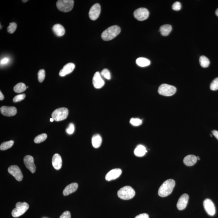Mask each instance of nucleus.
I'll use <instances>...</instances> for the list:
<instances>
[{"instance_id":"f257e3e1","label":"nucleus","mask_w":218,"mask_h":218,"mask_svg":"<svg viewBox=\"0 0 218 218\" xmlns=\"http://www.w3.org/2000/svg\"><path fill=\"white\" fill-rule=\"evenodd\" d=\"M175 185V181L172 179L164 182L159 189L158 194L159 196L161 197L168 196L172 192Z\"/></svg>"},{"instance_id":"f03ea898","label":"nucleus","mask_w":218,"mask_h":218,"mask_svg":"<svg viewBox=\"0 0 218 218\" xmlns=\"http://www.w3.org/2000/svg\"><path fill=\"white\" fill-rule=\"evenodd\" d=\"M121 28L117 25L110 26L105 30L102 33L101 38L105 41L113 39L121 33Z\"/></svg>"},{"instance_id":"7ed1b4c3","label":"nucleus","mask_w":218,"mask_h":218,"mask_svg":"<svg viewBox=\"0 0 218 218\" xmlns=\"http://www.w3.org/2000/svg\"><path fill=\"white\" fill-rule=\"evenodd\" d=\"M118 196L119 198L124 200H129L133 198L135 195V191L132 187L126 186L118 191Z\"/></svg>"},{"instance_id":"20e7f679","label":"nucleus","mask_w":218,"mask_h":218,"mask_svg":"<svg viewBox=\"0 0 218 218\" xmlns=\"http://www.w3.org/2000/svg\"><path fill=\"white\" fill-rule=\"evenodd\" d=\"M16 208L13 209L12 212V216L13 217L17 218L24 214L29 209V204L26 202L23 203L18 202L16 204Z\"/></svg>"},{"instance_id":"39448f33","label":"nucleus","mask_w":218,"mask_h":218,"mask_svg":"<svg viewBox=\"0 0 218 218\" xmlns=\"http://www.w3.org/2000/svg\"><path fill=\"white\" fill-rule=\"evenodd\" d=\"M69 114L68 109L65 107H61L56 109L52 114V118L54 121L58 122L65 120Z\"/></svg>"},{"instance_id":"423d86ee","label":"nucleus","mask_w":218,"mask_h":218,"mask_svg":"<svg viewBox=\"0 0 218 218\" xmlns=\"http://www.w3.org/2000/svg\"><path fill=\"white\" fill-rule=\"evenodd\" d=\"M74 1L73 0H58L56 6L61 12H68L72 10L74 7Z\"/></svg>"},{"instance_id":"0eeeda50","label":"nucleus","mask_w":218,"mask_h":218,"mask_svg":"<svg viewBox=\"0 0 218 218\" xmlns=\"http://www.w3.org/2000/svg\"><path fill=\"white\" fill-rule=\"evenodd\" d=\"M176 91L177 89L175 86L166 84H163L159 86L158 92L162 96H170L175 94Z\"/></svg>"},{"instance_id":"6e6552de","label":"nucleus","mask_w":218,"mask_h":218,"mask_svg":"<svg viewBox=\"0 0 218 218\" xmlns=\"http://www.w3.org/2000/svg\"><path fill=\"white\" fill-rule=\"evenodd\" d=\"M134 16L137 20L142 21L149 17V12L146 8H139L134 12Z\"/></svg>"},{"instance_id":"1a4fd4ad","label":"nucleus","mask_w":218,"mask_h":218,"mask_svg":"<svg viewBox=\"0 0 218 218\" xmlns=\"http://www.w3.org/2000/svg\"><path fill=\"white\" fill-rule=\"evenodd\" d=\"M8 171L10 174L15 177L17 181H21L23 179V175L21 170L18 166H11L8 168Z\"/></svg>"},{"instance_id":"9d476101","label":"nucleus","mask_w":218,"mask_h":218,"mask_svg":"<svg viewBox=\"0 0 218 218\" xmlns=\"http://www.w3.org/2000/svg\"><path fill=\"white\" fill-rule=\"evenodd\" d=\"M101 6L99 3L94 4L91 8L89 12V17L92 20H96L100 16Z\"/></svg>"},{"instance_id":"9b49d317","label":"nucleus","mask_w":218,"mask_h":218,"mask_svg":"<svg viewBox=\"0 0 218 218\" xmlns=\"http://www.w3.org/2000/svg\"><path fill=\"white\" fill-rule=\"evenodd\" d=\"M23 162L26 167L32 173L35 172L36 167L34 163V160L33 156L30 155L25 156L23 159Z\"/></svg>"},{"instance_id":"f8f14e48","label":"nucleus","mask_w":218,"mask_h":218,"mask_svg":"<svg viewBox=\"0 0 218 218\" xmlns=\"http://www.w3.org/2000/svg\"><path fill=\"white\" fill-rule=\"evenodd\" d=\"M204 208L207 213L210 216H214L216 212L214 204L210 199H207L204 201Z\"/></svg>"},{"instance_id":"ddd939ff","label":"nucleus","mask_w":218,"mask_h":218,"mask_svg":"<svg viewBox=\"0 0 218 218\" xmlns=\"http://www.w3.org/2000/svg\"><path fill=\"white\" fill-rule=\"evenodd\" d=\"M93 83L94 87L97 89L102 88L105 85L104 81L102 79L101 75L98 72L95 73L93 79Z\"/></svg>"},{"instance_id":"4468645a","label":"nucleus","mask_w":218,"mask_h":218,"mask_svg":"<svg viewBox=\"0 0 218 218\" xmlns=\"http://www.w3.org/2000/svg\"><path fill=\"white\" fill-rule=\"evenodd\" d=\"M1 112L3 115L7 117H13L16 115L17 110L14 107L3 106L1 107Z\"/></svg>"},{"instance_id":"2eb2a0df","label":"nucleus","mask_w":218,"mask_h":218,"mask_svg":"<svg viewBox=\"0 0 218 218\" xmlns=\"http://www.w3.org/2000/svg\"><path fill=\"white\" fill-rule=\"evenodd\" d=\"M122 171L120 169H115L109 171L106 176V179L107 181L115 180L121 175Z\"/></svg>"},{"instance_id":"dca6fc26","label":"nucleus","mask_w":218,"mask_h":218,"mask_svg":"<svg viewBox=\"0 0 218 218\" xmlns=\"http://www.w3.org/2000/svg\"><path fill=\"white\" fill-rule=\"evenodd\" d=\"M189 197L187 194H184L179 198L177 203V208L179 210H184L186 207L188 205Z\"/></svg>"},{"instance_id":"f3484780","label":"nucleus","mask_w":218,"mask_h":218,"mask_svg":"<svg viewBox=\"0 0 218 218\" xmlns=\"http://www.w3.org/2000/svg\"><path fill=\"white\" fill-rule=\"evenodd\" d=\"M75 65L72 63H69L64 65L63 68L60 71L59 75L61 77L65 76L73 71L75 69Z\"/></svg>"},{"instance_id":"a211bd4d","label":"nucleus","mask_w":218,"mask_h":218,"mask_svg":"<svg viewBox=\"0 0 218 218\" xmlns=\"http://www.w3.org/2000/svg\"><path fill=\"white\" fill-rule=\"evenodd\" d=\"M52 165L57 170H59L62 167V160L61 156L58 153H55L53 156L52 160Z\"/></svg>"},{"instance_id":"6ab92c4d","label":"nucleus","mask_w":218,"mask_h":218,"mask_svg":"<svg viewBox=\"0 0 218 218\" xmlns=\"http://www.w3.org/2000/svg\"><path fill=\"white\" fill-rule=\"evenodd\" d=\"M78 187L79 185L76 183H73L69 184L64 189L63 192V195L64 196H67L75 192L77 190Z\"/></svg>"},{"instance_id":"aec40b11","label":"nucleus","mask_w":218,"mask_h":218,"mask_svg":"<svg viewBox=\"0 0 218 218\" xmlns=\"http://www.w3.org/2000/svg\"><path fill=\"white\" fill-rule=\"evenodd\" d=\"M197 160L196 156L193 155H189L184 158V163L186 166H192L196 163Z\"/></svg>"},{"instance_id":"412c9836","label":"nucleus","mask_w":218,"mask_h":218,"mask_svg":"<svg viewBox=\"0 0 218 218\" xmlns=\"http://www.w3.org/2000/svg\"><path fill=\"white\" fill-rule=\"evenodd\" d=\"M53 30L57 36H62L65 33V30L63 26L60 24L54 25L53 27Z\"/></svg>"},{"instance_id":"4be33fe9","label":"nucleus","mask_w":218,"mask_h":218,"mask_svg":"<svg viewBox=\"0 0 218 218\" xmlns=\"http://www.w3.org/2000/svg\"><path fill=\"white\" fill-rule=\"evenodd\" d=\"M147 152L146 148L142 145H138L134 150V154L138 157H143Z\"/></svg>"},{"instance_id":"5701e85b","label":"nucleus","mask_w":218,"mask_h":218,"mask_svg":"<svg viewBox=\"0 0 218 218\" xmlns=\"http://www.w3.org/2000/svg\"><path fill=\"white\" fill-rule=\"evenodd\" d=\"M102 139L101 137L99 134H96L93 135L92 138V144L93 147L95 148H97L101 144Z\"/></svg>"},{"instance_id":"b1692460","label":"nucleus","mask_w":218,"mask_h":218,"mask_svg":"<svg viewBox=\"0 0 218 218\" xmlns=\"http://www.w3.org/2000/svg\"><path fill=\"white\" fill-rule=\"evenodd\" d=\"M172 28L171 25L169 24H165L161 26L160 28V32L161 34L163 36H167L171 32Z\"/></svg>"},{"instance_id":"393cba45","label":"nucleus","mask_w":218,"mask_h":218,"mask_svg":"<svg viewBox=\"0 0 218 218\" xmlns=\"http://www.w3.org/2000/svg\"><path fill=\"white\" fill-rule=\"evenodd\" d=\"M136 62L137 65L142 67L148 66L151 64L149 60L144 58H139L137 59Z\"/></svg>"},{"instance_id":"a878e982","label":"nucleus","mask_w":218,"mask_h":218,"mask_svg":"<svg viewBox=\"0 0 218 218\" xmlns=\"http://www.w3.org/2000/svg\"><path fill=\"white\" fill-rule=\"evenodd\" d=\"M26 89V85L24 83L20 82L18 83L14 87V91L17 93H20L24 92Z\"/></svg>"},{"instance_id":"bb28decb","label":"nucleus","mask_w":218,"mask_h":218,"mask_svg":"<svg viewBox=\"0 0 218 218\" xmlns=\"http://www.w3.org/2000/svg\"><path fill=\"white\" fill-rule=\"evenodd\" d=\"M199 61L201 66L204 68H207L210 63L209 59L205 56H201L200 58Z\"/></svg>"},{"instance_id":"cd10ccee","label":"nucleus","mask_w":218,"mask_h":218,"mask_svg":"<svg viewBox=\"0 0 218 218\" xmlns=\"http://www.w3.org/2000/svg\"><path fill=\"white\" fill-rule=\"evenodd\" d=\"M14 144V141L11 140L8 142L3 143L0 146L1 150H5L12 148Z\"/></svg>"},{"instance_id":"c85d7f7f","label":"nucleus","mask_w":218,"mask_h":218,"mask_svg":"<svg viewBox=\"0 0 218 218\" xmlns=\"http://www.w3.org/2000/svg\"><path fill=\"white\" fill-rule=\"evenodd\" d=\"M47 135L45 133H43L36 137L34 139V142L36 143H39L44 142L47 139Z\"/></svg>"},{"instance_id":"c756f323","label":"nucleus","mask_w":218,"mask_h":218,"mask_svg":"<svg viewBox=\"0 0 218 218\" xmlns=\"http://www.w3.org/2000/svg\"><path fill=\"white\" fill-rule=\"evenodd\" d=\"M130 123L134 126H139L142 124V121L139 118H132L130 120Z\"/></svg>"},{"instance_id":"7c9ffc66","label":"nucleus","mask_w":218,"mask_h":218,"mask_svg":"<svg viewBox=\"0 0 218 218\" xmlns=\"http://www.w3.org/2000/svg\"><path fill=\"white\" fill-rule=\"evenodd\" d=\"M17 27V25L15 22L10 23L9 26L8 27V32L10 34H12L15 32Z\"/></svg>"},{"instance_id":"2f4dec72","label":"nucleus","mask_w":218,"mask_h":218,"mask_svg":"<svg viewBox=\"0 0 218 218\" xmlns=\"http://www.w3.org/2000/svg\"><path fill=\"white\" fill-rule=\"evenodd\" d=\"M38 80L40 82H42L44 81L45 76V71L44 70H40L38 73Z\"/></svg>"},{"instance_id":"473e14b6","label":"nucleus","mask_w":218,"mask_h":218,"mask_svg":"<svg viewBox=\"0 0 218 218\" xmlns=\"http://www.w3.org/2000/svg\"><path fill=\"white\" fill-rule=\"evenodd\" d=\"M210 89L212 91L218 90V78H216L212 81L210 85Z\"/></svg>"},{"instance_id":"72a5a7b5","label":"nucleus","mask_w":218,"mask_h":218,"mask_svg":"<svg viewBox=\"0 0 218 218\" xmlns=\"http://www.w3.org/2000/svg\"><path fill=\"white\" fill-rule=\"evenodd\" d=\"M101 75L103 77L107 80H110L111 79V74L110 71L107 69H104L101 71Z\"/></svg>"},{"instance_id":"f704fd0d","label":"nucleus","mask_w":218,"mask_h":218,"mask_svg":"<svg viewBox=\"0 0 218 218\" xmlns=\"http://www.w3.org/2000/svg\"><path fill=\"white\" fill-rule=\"evenodd\" d=\"M25 97H26V94H25L18 95L14 97L13 101L14 102H18L24 100Z\"/></svg>"},{"instance_id":"c9c22d12","label":"nucleus","mask_w":218,"mask_h":218,"mask_svg":"<svg viewBox=\"0 0 218 218\" xmlns=\"http://www.w3.org/2000/svg\"><path fill=\"white\" fill-rule=\"evenodd\" d=\"M75 126L74 124L73 123H70L69 126L66 129V132L67 133L69 134V135H72L74 133V131H75Z\"/></svg>"},{"instance_id":"e433bc0d","label":"nucleus","mask_w":218,"mask_h":218,"mask_svg":"<svg viewBox=\"0 0 218 218\" xmlns=\"http://www.w3.org/2000/svg\"><path fill=\"white\" fill-rule=\"evenodd\" d=\"M181 5L180 2H176L173 5L172 8L174 11H179L181 9Z\"/></svg>"},{"instance_id":"4c0bfd02","label":"nucleus","mask_w":218,"mask_h":218,"mask_svg":"<svg viewBox=\"0 0 218 218\" xmlns=\"http://www.w3.org/2000/svg\"><path fill=\"white\" fill-rule=\"evenodd\" d=\"M70 212L68 211H65L62 214L59 218H71Z\"/></svg>"},{"instance_id":"58836bf2","label":"nucleus","mask_w":218,"mask_h":218,"mask_svg":"<svg viewBox=\"0 0 218 218\" xmlns=\"http://www.w3.org/2000/svg\"><path fill=\"white\" fill-rule=\"evenodd\" d=\"M135 218H149V216L147 214L143 213L138 215Z\"/></svg>"},{"instance_id":"ea45409f","label":"nucleus","mask_w":218,"mask_h":218,"mask_svg":"<svg viewBox=\"0 0 218 218\" xmlns=\"http://www.w3.org/2000/svg\"><path fill=\"white\" fill-rule=\"evenodd\" d=\"M9 59L8 58H4L1 61V65H3L8 63L9 62Z\"/></svg>"},{"instance_id":"a19ab883","label":"nucleus","mask_w":218,"mask_h":218,"mask_svg":"<svg viewBox=\"0 0 218 218\" xmlns=\"http://www.w3.org/2000/svg\"><path fill=\"white\" fill-rule=\"evenodd\" d=\"M212 133L214 136L218 140V131L216 130H213L212 131Z\"/></svg>"},{"instance_id":"79ce46f5","label":"nucleus","mask_w":218,"mask_h":218,"mask_svg":"<svg viewBox=\"0 0 218 218\" xmlns=\"http://www.w3.org/2000/svg\"><path fill=\"white\" fill-rule=\"evenodd\" d=\"M4 98H5V97H4V95L3 94L2 92L0 91V100L1 101L3 100Z\"/></svg>"},{"instance_id":"37998d69","label":"nucleus","mask_w":218,"mask_h":218,"mask_svg":"<svg viewBox=\"0 0 218 218\" xmlns=\"http://www.w3.org/2000/svg\"><path fill=\"white\" fill-rule=\"evenodd\" d=\"M215 13H216V15L218 17V8L216 10V12H215Z\"/></svg>"},{"instance_id":"c03bdc74","label":"nucleus","mask_w":218,"mask_h":218,"mask_svg":"<svg viewBox=\"0 0 218 218\" xmlns=\"http://www.w3.org/2000/svg\"><path fill=\"white\" fill-rule=\"evenodd\" d=\"M54 121V120L53 118H50V121H51V122H53Z\"/></svg>"},{"instance_id":"a18cd8bd","label":"nucleus","mask_w":218,"mask_h":218,"mask_svg":"<svg viewBox=\"0 0 218 218\" xmlns=\"http://www.w3.org/2000/svg\"><path fill=\"white\" fill-rule=\"evenodd\" d=\"M28 1L27 0H26V1H22V2L23 3H26V2H27Z\"/></svg>"},{"instance_id":"49530a36","label":"nucleus","mask_w":218,"mask_h":218,"mask_svg":"<svg viewBox=\"0 0 218 218\" xmlns=\"http://www.w3.org/2000/svg\"><path fill=\"white\" fill-rule=\"evenodd\" d=\"M197 157V159H198V160H200V158L199 157H198H198Z\"/></svg>"},{"instance_id":"de8ad7c7","label":"nucleus","mask_w":218,"mask_h":218,"mask_svg":"<svg viewBox=\"0 0 218 218\" xmlns=\"http://www.w3.org/2000/svg\"><path fill=\"white\" fill-rule=\"evenodd\" d=\"M29 88V86H26V88Z\"/></svg>"}]
</instances>
